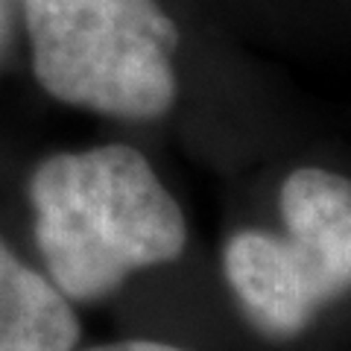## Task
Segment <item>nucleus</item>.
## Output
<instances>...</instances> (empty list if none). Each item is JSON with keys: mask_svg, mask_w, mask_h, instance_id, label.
<instances>
[{"mask_svg": "<svg viewBox=\"0 0 351 351\" xmlns=\"http://www.w3.org/2000/svg\"><path fill=\"white\" fill-rule=\"evenodd\" d=\"M76 339L71 302L0 240V351H73Z\"/></svg>", "mask_w": 351, "mask_h": 351, "instance_id": "20e7f679", "label": "nucleus"}, {"mask_svg": "<svg viewBox=\"0 0 351 351\" xmlns=\"http://www.w3.org/2000/svg\"><path fill=\"white\" fill-rule=\"evenodd\" d=\"M88 351H184L176 346H164V343H152V339H126V343H112V346H97Z\"/></svg>", "mask_w": 351, "mask_h": 351, "instance_id": "39448f33", "label": "nucleus"}, {"mask_svg": "<svg viewBox=\"0 0 351 351\" xmlns=\"http://www.w3.org/2000/svg\"><path fill=\"white\" fill-rule=\"evenodd\" d=\"M36 243L64 299L97 302L132 272L176 261L188 243L182 208L138 149L59 152L29 179Z\"/></svg>", "mask_w": 351, "mask_h": 351, "instance_id": "f257e3e1", "label": "nucleus"}, {"mask_svg": "<svg viewBox=\"0 0 351 351\" xmlns=\"http://www.w3.org/2000/svg\"><path fill=\"white\" fill-rule=\"evenodd\" d=\"M284 237L240 232L226 246V278L267 337L302 334L351 290V179L299 167L281 188Z\"/></svg>", "mask_w": 351, "mask_h": 351, "instance_id": "7ed1b4c3", "label": "nucleus"}, {"mask_svg": "<svg viewBox=\"0 0 351 351\" xmlns=\"http://www.w3.org/2000/svg\"><path fill=\"white\" fill-rule=\"evenodd\" d=\"M24 15L53 100L123 120L173 108L179 29L156 0H24Z\"/></svg>", "mask_w": 351, "mask_h": 351, "instance_id": "f03ea898", "label": "nucleus"}]
</instances>
